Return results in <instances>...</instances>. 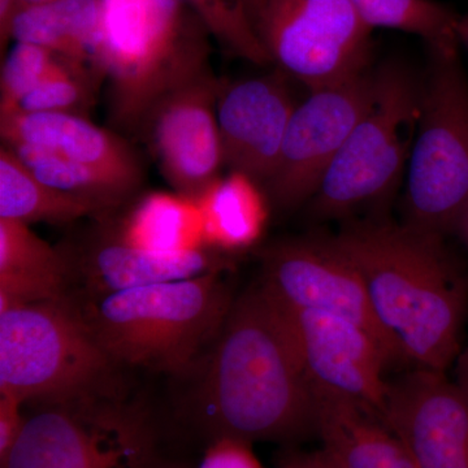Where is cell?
<instances>
[{
	"label": "cell",
	"instance_id": "cb8c5ba5",
	"mask_svg": "<svg viewBox=\"0 0 468 468\" xmlns=\"http://www.w3.org/2000/svg\"><path fill=\"white\" fill-rule=\"evenodd\" d=\"M39 181L60 192L100 203L106 209L116 207L131 197V189L110 176L42 147L5 144Z\"/></svg>",
	"mask_w": 468,
	"mask_h": 468
},
{
	"label": "cell",
	"instance_id": "484cf974",
	"mask_svg": "<svg viewBox=\"0 0 468 468\" xmlns=\"http://www.w3.org/2000/svg\"><path fill=\"white\" fill-rule=\"evenodd\" d=\"M84 64L60 57L51 72L21 100L16 111L85 116L94 103V89L90 70Z\"/></svg>",
	"mask_w": 468,
	"mask_h": 468
},
{
	"label": "cell",
	"instance_id": "2e32d148",
	"mask_svg": "<svg viewBox=\"0 0 468 468\" xmlns=\"http://www.w3.org/2000/svg\"><path fill=\"white\" fill-rule=\"evenodd\" d=\"M0 133L5 144H23L54 151L110 176L132 192L143 180L140 162L129 144L86 116L21 111L0 113Z\"/></svg>",
	"mask_w": 468,
	"mask_h": 468
},
{
	"label": "cell",
	"instance_id": "5b68a950",
	"mask_svg": "<svg viewBox=\"0 0 468 468\" xmlns=\"http://www.w3.org/2000/svg\"><path fill=\"white\" fill-rule=\"evenodd\" d=\"M427 48L403 224L445 239L468 208V77L460 41Z\"/></svg>",
	"mask_w": 468,
	"mask_h": 468
},
{
	"label": "cell",
	"instance_id": "7c38bea8",
	"mask_svg": "<svg viewBox=\"0 0 468 468\" xmlns=\"http://www.w3.org/2000/svg\"><path fill=\"white\" fill-rule=\"evenodd\" d=\"M211 70L168 94L144 120L140 134L175 192L197 199L226 165Z\"/></svg>",
	"mask_w": 468,
	"mask_h": 468
},
{
	"label": "cell",
	"instance_id": "52a82bcc",
	"mask_svg": "<svg viewBox=\"0 0 468 468\" xmlns=\"http://www.w3.org/2000/svg\"><path fill=\"white\" fill-rule=\"evenodd\" d=\"M421 82L401 61L377 69V95L367 115L335 156L311 211L320 220L350 217L384 201L397 189L411 155L420 116Z\"/></svg>",
	"mask_w": 468,
	"mask_h": 468
},
{
	"label": "cell",
	"instance_id": "8fae6325",
	"mask_svg": "<svg viewBox=\"0 0 468 468\" xmlns=\"http://www.w3.org/2000/svg\"><path fill=\"white\" fill-rule=\"evenodd\" d=\"M260 282L286 309L329 314L359 325L380 345L390 367L405 365L378 324L358 270L328 236L271 245L261 254Z\"/></svg>",
	"mask_w": 468,
	"mask_h": 468
},
{
	"label": "cell",
	"instance_id": "8992f818",
	"mask_svg": "<svg viewBox=\"0 0 468 468\" xmlns=\"http://www.w3.org/2000/svg\"><path fill=\"white\" fill-rule=\"evenodd\" d=\"M112 365L68 298L0 309V393L48 405L94 399Z\"/></svg>",
	"mask_w": 468,
	"mask_h": 468
},
{
	"label": "cell",
	"instance_id": "836d02e7",
	"mask_svg": "<svg viewBox=\"0 0 468 468\" xmlns=\"http://www.w3.org/2000/svg\"><path fill=\"white\" fill-rule=\"evenodd\" d=\"M457 36L461 45H463L468 50V14L463 15L458 20Z\"/></svg>",
	"mask_w": 468,
	"mask_h": 468
},
{
	"label": "cell",
	"instance_id": "f1b7e54d",
	"mask_svg": "<svg viewBox=\"0 0 468 468\" xmlns=\"http://www.w3.org/2000/svg\"><path fill=\"white\" fill-rule=\"evenodd\" d=\"M251 445L230 437L214 440L205 452L198 468H264L252 452Z\"/></svg>",
	"mask_w": 468,
	"mask_h": 468
},
{
	"label": "cell",
	"instance_id": "d4e9b609",
	"mask_svg": "<svg viewBox=\"0 0 468 468\" xmlns=\"http://www.w3.org/2000/svg\"><path fill=\"white\" fill-rule=\"evenodd\" d=\"M363 23L375 27L402 30L415 34L427 46L460 41L458 15L437 0H347Z\"/></svg>",
	"mask_w": 468,
	"mask_h": 468
},
{
	"label": "cell",
	"instance_id": "4316f807",
	"mask_svg": "<svg viewBox=\"0 0 468 468\" xmlns=\"http://www.w3.org/2000/svg\"><path fill=\"white\" fill-rule=\"evenodd\" d=\"M192 9L208 30L209 36L228 51L258 66L271 58L254 32L243 0H181Z\"/></svg>",
	"mask_w": 468,
	"mask_h": 468
},
{
	"label": "cell",
	"instance_id": "9a60e30c",
	"mask_svg": "<svg viewBox=\"0 0 468 468\" xmlns=\"http://www.w3.org/2000/svg\"><path fill=\"white\" fill-rule=\"evenodd\" d=\"M294 109L282 76L220 82L218 122L230 171L241 172L264 186L279 163Z\"/></svg>",
	"mask_w": 468,
	"mask_h": 468
},
{
	"label": "cell",
	"instance_id": "d590c367",
	"mask_svg": "<svg viewBox=\"0 0 468 468\" xmlns=\"http://www.w3.org/2000/svg\"><path fill=\"white\" fill-rule=\"evenodd\" d=\"M51 2V0H18L21 5H41V3Z\"/></svg>",
	"mask_w": 468,
	"mask_h": 468
},
{
	"label": "cell",
	"instance_id": "7402d4cb",
	"mask_svg": "<svg viewBox=\"0 0 468 468\" xmlns=\"http://www.w3.org/2000/svg\"><path fill=\"white\" fill-rule=\"evenodd\" d=\"M116 234L128 245L159 255L208 249L198 202L178 193L154 192L143 197Z\"/></svg>",
	"mask_w": 468,
	"mask_h": 468
},
{
	"label": "cell",
	"instance_id": "9c48e42d",
	"mask_svg": "<svg viewBox=\"0 0 468 468\" xmlns=\"http://www.w3.org/2000/svg\"><path fill=\"white\" fill-rule=\"evenodd\" d=\"M150 457L141 420L86 399L48 405L26 417L0 468H147Z\"/></svg>",
	"mask_w": 468,
	"mask_h": 468
},
{
	"label": "cell",
	"instance_id": "ac0fdd59",
	"mask_svg": "<svg viewBox=\"0 0 468 468\" xmlns=\"http://www.w3.org/2000/svg\"><path fill=\"white\" fill-rule=\"evenodd\" d=\"M323 448L344 468H419L408 446L377 412L316 394Z\"/></svg>",
	"mask_w": 468,
	"mask_h": 468
},
{
	"label": "cell",
	"instance_id": "3957f363",
	"mask_svg": "<svg viewBox=\"0 0 468 468\" xmlns=\"http://www.w3.org/2000/svg\"><path fill=\"white\" fill-rule=\"evenodd\" d=\"M94 67L109 80L111 115L140 133L151 111L208 72V30L181 0H101Z\"/></svg>",
	"mask_w": 468,
	"mask_h": 468
},
{
	"label": "cell",
	"instance_id": "30bf717a",
	"mask_svg": "<svg viewBox=\"0 0 468 468\" xmlns=\"http://www.w3.org/2000/svg\"><path fill=\"white\" fill-rule=\"evenodd\" d=\"M377 95V69L311 91L292 111L272 177L263 189L271 205L291 211L311 201L326 171Z\"/></svg>",
	"mask_w": 468,
	"mask_h": 468
},
{
	"label": "cell",
	"instance_id": "5bb4252c",
	"mask_svg": "<svg viewBox=\"0 0 468 468\" xmlns=\"http://www.w3.org/2000/svg\"><path fill=\"white\" fill-rule=\"evenodd\" d=\"M383 419L419 468H468V396L446 372L411 368L388 381Z\"/></svg>",
	"mask_w": 468,
	"mask_h": 468
},
{
	"label": "cell",
	"instance_id": "603a6c76",
	"mask_svg": "<svg viewBox=\"0 0 468 468\" xmlns=\"http://www.w3.org/2000/svg\"><path fill=\"white\" fill-rule=\"evenodd\" d=\"M106 211L100 203L60 192L39 181L3 144L0 150V218L20 223L68 224Z\"/></svg>",
	"mask_w": 468,
	"mask_h": 468
},
{
	"label": "cell",
	"instance_id": "83f0119b",
	"mask_svg": "<svg viewBox=\"0 0 468 468\" xmlns=\"http://www.w3.org/2000/svg\"><path fill=\"white\" fill-rule=\"evenodd\" d=\"M60 57L41 46L15 43L3 61L0 113L16 111L21 100L51 72Z\"/></svg>",
	"mask_w": 468,
	"mask_h": 468
},
{
	"label": "cell",
	"instance_id": "277c9868",
	"mask_svg": "<svg viewBox=\"0 0 468 468\" xmlns=\"http://www.w3.org/2000/svg\"><path fill=\"white\" fill-rule=\"evenodd\" d=\"M220 272L91 298L80 310L115 365L181 375L211 349L232 306Z\"/></svg>",
	"mask_w": 468,
	"mask_h": 468
},
{
	"label": "cell",
	"instance_id": "e575fe53",
	"mask_svg": "<svg viewBox=\"0 0 468 468\" xmlns=\"http://www.w3.org/2000/svg\"><path fill=\"white\" fill-rule=\"evenodd\" d=\"M258 3L260 0H243V5H245L246 14H248L249 20L251 23V16L254 14L255 8H257ZM252 26V24H251Z\"/></svg>",
	"mask_w": 468,
	"mask_h": 468
},
{
	"label": "cell",
	"instance_id": "f546056e",
	"mask_svg": "<svg viewBox=\"0 0 468 468\" xmlns=\"http://www.w3.org/2000/svg\"><path fill=\"white\" fill-rule=\"evenodd\" d=\"M24 402L8 393H0V464L5 463L23 430Z\"/></svg>",
	"mask_w": 468,
	"mask_h": 468
},
{
	"label": "cell",
	"instance_id": "d6986e66",
	"mask_svg": "<svg viewBox=\"0 0 468 468\" xmlns=\"http://www.w3.org/2000/svg\"><path fill=\"white\" fill-rule=\"evenodd\" d=\"M69 258L20 221L0 218V309L68 298Z\"/></svg>",
	"mask_w": 468,
	"mask_h": 468
},
{
	"label": "cell",
	"instance_id": "ffe728a7",
	"mask_svg": "<svg viewBox=\"0 0 468 468\" xmlns=\"http://www.w3.org/2000/svg\"><path fill=\"white\" fill-rule=\"evenodd\" d=\"M209 250L237 252L255 245L270 218L263 186L241 172L218 177L196 199Z\"/></svg>",
	"mask_w": 468,
	"mask_h": 468
},
{
	"label": "cell",
	"instance_id": "ba28073f",
	"mask_svg": "<svg viewBox=\"0 0 468 468\" xmlns=\"http://www.w3.org/2000/svg\"><path fill=\"white\" fill-rule=\"evenodd\" d=\"M251 24L271 63L310 91L371 67L372 29L347 0H260Z\"/></svg>",
	"mask_w": 468,
	"mask_h": 468
},
{
	"label": "cell",
	"instance_id": "6da1fadb",
	"mask_svg": "<svg viewBox=\"0 0 468 468\" xmlns=\"http://www.w3.org/2000/svg\"><path fill=\"white\" fill-rule=\"evenodd\" d=\"M208 354L198 410L211 441L294 446L319 436V399L291 315L261 282L234 298Z\"/></svg>",
	"mask_w": 468,
	"mask_h": 468
},
{
	"label": "cell",
	"instance_id": "4dcf8cb0",
	"mask_svg": "<svg viewBox=\"0 0 468 468\" xmlns=\"http://www.w3.org/2000/svg\"><path fill=\"white\" fill-rule=\"evenodd\" d=\"M277 461V468H344L325 448L304 452L289 446Z\"/></svg>",
	"mask_w": 468,
	"mask_h": 468
},
{
	"label": "cell",
	"instance_id": "d6a6232c",
	"mask_svg": "<svg viewBox=\"0 0 468 468\" xmlns=\"http://www.w3.org/2000/svg\"><path fill=\"white\" fill-rule=\"evenodd\" d=\"M452 236L460 237L461 241L468 248V208L464 211V214L462 215L460 223H458L457 228H455Z\"/></svg>",
	"mask_w": 468,
	"mask_h": 468
},
{
	"label": "cell",
	"instance_id": "7a4b0ae2",
	"mask_svg": "<svg viewBox=\"0 0 468 468\" xmlns=\"http://www.w3.org/2000/svg\"><path fill=\"white\" fill-rule=\"evenodd\" d=\"M358 270L378 324L405 365L446 372L463 347L468 277L445 239L372 218L329 234Z\"/></svg>",
	"mask_w": 468,
	"mask_h": 468
},
{
	"label": "cell",
	"instance_id": "e0dca14e",
	"mask_svg": "<svg viewBox=\"0 0 468 468\" xmlns=\"http://www.w3.org/2000/svg\"><path fill=\"white\" fill-rule=\"evenodd\" d=\"M215 252L205 249L184 255L154 254L128 245L116 233L106 234L86 250L79 272L92 298L104 297L221 271L223 263Z\"/></svg>",
	"mask_w": 468,
	"mask_h": 468
},
{
	"label": "cell",
	"instance_id": "44dd1931",
	"mask_svg": "<svg viewBox=\"0 0 468 468\" xmlns=\"http://www.w3.org/2000/svg\"><path fill=\"white\" fill-rule=\"evenodd\" d=\"M101 0H51L21 5L12 20L11 38L94 66L101 42Z\"/></svg>",
	"mask_w": 468,
	"mask_h": 468
},
{
	"label": "cell",
	"instance_id": "4fadbf2b",
	"mask_svg": "<svg viewBox=\"0 0 468 468\" xmlns=\"http://www.w3.org/2000/svg\"><path fill=\"white\" fill-rule=\"evenodd\" d=\"M286 310L315 393L358 403L383 418L385 371L390 363L380 345L349 320L315 311Z\"/></svg>",
	"mask_w": 468,
	"mask_h": 468
},
{
	"label": "cell",
	"instance_id": "1f68e13d",
	"mask_svg": "<svg viewBox=\"0 0 468 468\" xmlns=\"http://www.w3.org/2000/svg\"><path fill=\"white\" fill-rule=\"evenodd\" d=\"M454 381L468 396V345L462 349L454 363Z\"/></svg>",
	"mask_w": 468,
	"mask_h": 468
}]
</instances>
